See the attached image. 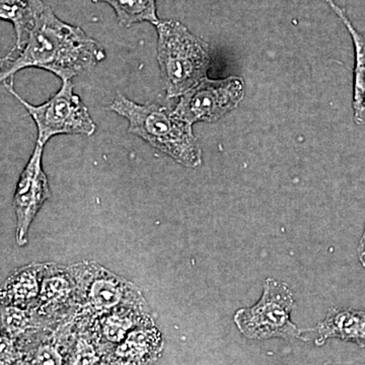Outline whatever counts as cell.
<instances>
[{"mask_svg": "<svg viewBox=\"0 0 365 365\" xmlns=\"http://www.w3.org/2000/svg\"><path fill=\"white\" fill-rule=\"evenodd\" d=\"M78 355H76V365H91L95 362V352L90 346L81 343L78 345Z\"/></svg>", "mask_w": 365, "mask_h": 365, "instance_id": "17", "label": "cell"}, {"mask_svg": "<svg viewBox=\"0 0 365 365\" xmlns=\"http://www.w3.org/2000/svg\"><path fill=\"white\" fill-rule=\"evenodd\" d=\"M294 307L290 288L285 283L267 278L258 304L239 309L235 314L234 322L240 332L249 339H299L300 330L290 319Z\"/></svg>", "mask_w": 365, "mask_h": 365, "instance_id": "5", "label": "cell"}, {"mask_svg": "<svg viewBox=\"0 0 365 365\" xmlns=\"http://www.w3.org/2000/svg\"><path fill=\"white\" fill-rule=\"evenodd\" d=\"M44 145L36 143L30 160L21 172L14 192L13 206L16 213V241L24 247L28 242V232L33 220L45 201L51 196L49 182L42 168Z\"/></svg>", "mask_w": 365, "mask_h": 365, "instance_id": "8", "label": "cell"}, {"mask_svg": "<svg viewBox=\"0 0 365 365\" xmlns=\"http://www.w3.org/2000/svg\"><path fill=\"white\" fill-rule=\"evenodd\" d=\"M109 4L116 14L120 25L129 28L135 24L148 23L157 26L160 20L158 16L157 0H93Z\"/></svg>", "mask_w": 365, "mask_h": 365, "instance_id": "14", "label": "cell"}, {"mask_svg": "<svg viewBox=\"0 0 365 365\" xmlns=\"http://www.w3.org/2000/svg\"><path fill=\"white\" fill-rule=\"evenodd\" d=\"M76 294L93 311H144L146 302L140 290L129 281L98 265L95 262H81L68 267Z\"/></svg>", "mask_w": 365, "mask_h": 365, "instance_id": "6", "label": "cell"}, {"mask_svg": "<svg viewBox=\"0 0 365 365\" xmlns=\"http://www.w3.org/2000/svg\"><path fill=\"white\" fill-rule=\"evenodd\" d=\"M324 365H365L360 364V362H327Z\"/></svg>", "mask_w": 365, "mask_h": 365, "instance_id": "19", "label": "cell"}, {"mask_svg": "<svg viewBox=\"0 0 365 365\" xmlns=\"http://www.w3.org/2000/svg\"><path fill=\"white\" fill-rule=\"evenodd\" d=\"M110 108L128 121L129 133L140 137L180 165L197 168L202 163V151L192 124L175 111L158 104H137L121 93Z\"/></svg>", "mask_w": 365, "mask_h": 365, "instance_id": "2", "label": "cell"}, {"mask_svg": "<svg viewBox=\"0 0 365 365\" xmlns=\"http://www.w3.org/2000/svg\"><path fill=\"white\" fill-rule=\"evenodd\" d=\"M44 264H33L16 269L2 285V304L6 307H30L39 299Z\"/></svg>", "mask_w": 365, "mask_h": 365, "instance_id": "10", "label": "cell"}, {"mask_svg": "<svg viewBox=\"0 0 365 365\" xmlns=\"http://www.w3.org/2000/svg\"><path fill=\"white\" fill-rule=\"evenodd\" d=\"M158 60L168 98L182 97L207 76L208 44L178 21L157 26Z\"/></svg>", "mask_w": 365, "mask_h": 365, "instance_id": "3", "label": "cell"}, {"mask_svg": "<svg viewBox=\"0 0 365 365\" xmlns=\"http://www.w3.org/2000/svg\"><path fill=\"white\" fill-rule=\"evenodd\" d=\"M359 256L360 263H361L362 266L365 268V228L364 235H362L361 241H360L359 244Z\"/></svg>", "mask_w": 365, "mask_h": 365, "instance_id": "18", "label": "cell"}, {"mask_svg": "<svg viewBox=\"0 0 365 365\" xmlns=\"http://www.w3.org/2000/svg\"><path fill=\"white\" fill-rule=\"evenodd\" d=\"M132 325L133 322L131 316H126V314L123 313L112 314L104 321L106 337L112 342H120L130 330Z\"/></svg>", "mask_w": 365, "mask_h": 365, "instance_id": "15", "label": "cell"}, {"mask_svg": "<svg viewBox=\"0 0 365 365\" xmlns=\"http://www.w3.org/2000/svg\"><path fill=\"white\" fill-rule=\"evenodd\" d=\"M338 18L344 24L351 36L355 50L354 93H353V110L355 123L365 125V33L360 32L348 18L343 7L334 0H324Z\"/></svg>", "mask_w": 365, "mask_h": 365, "instance_id": "11", "label": "cell"}, {"mask_svg": "<svg viewBox=\"0 0 365 365\" xmlns=\"http://www.w3.org/2000/svg\"><path fill=\"white\" fill-rule=\"evenodd\" d=\"M6 90L14 96L33 118L38 129L37 143H46L56 135H93L97 129L88 108L73 93L71 81H62V86L47 102L34 106L14 91L13 78L4 81Z\"/></svg>", "mask_w": 365, "mask_h": 365, "instance_id": "4", "label": "cell"}, {"mask_svg": "<svg viewBox=\"0 0 365 365\" xmlns=\"http://www.w3.org/2000/svg\"><path fill=\"white\" fill-rule=\"evenodd\" d=\"M332 338L365 348V309L332 307L318 325L300 330V340L313 341L317 346Z\"/></svg>", "mask_w": 365, "mask_h": 365, "instance_id": "9", "label": "cell"}, {"mask_svg": "<svg viewBox=\"0 0 365 365\" xmlns=\"http://www.w3.org/2000/svg\"><path fill=\"white\" fill-rule=\"evenodd\" d=\"M105 58L100 43L78 26L60 20L47 6L19 54H7L2 58L0 79L6 81L21 69L37 67L51 72L62 81H71L93 71Z\"/></svg>", "mask_w": 365, "mask_h": 365, "instance_id": "1", "label": "cell"}, {"mask_svg": "<svg viewBox=\"0 0 365 365\" xmlns=\"http://www.w3.org/2000/svg\"><path fill=\"white\" fill-rule=\"evenodd\" d=\"M46 9L42 0H0V18L13 24L16 31V47L11 51L23 49Z\"/></svg>", "mask_w": 365, "mask_h": 365, "instance_id": "12", "label": "cell"}, {"mask_svg": "<svg viewBox=\"0 0 365 365\" xmlns=\"http://www.w3.org/2000/svg\"><path fill=\"white\" fill-rule=\"evenodd\" d=\"M73 292H76V283L68 268L44 265L38 299L40 309L45 311L66 304Z\"/></svg>", "mask_w": 365, "mask_h": 365, "instance_id": "13", "label": "cell"}, {"mask_svg": "<svg viewBox=\"0 0 365 365\" xmlns=\"http://www.w3.org/2000/svg\"><path fill=\"white\" fill-rule=\"evenodd\" d=\"M244 96V81L237 76L217 81L204 78L182 96L175 113L192 125L215 122L237 108Z\"/></svg>", "mask_w": 365, "mask_h": 365, "instance_id": "7", "label": "cell"}, {"mask_svg": "<svg viewBox=\"0 0 365 365\" xmlns=\"http://www.w3.org/2000/svg\"><path fill=\"white\" fill-rule=\"evenodd\" d=\"M37 365H61V356L53 347H41L37 355Z\"/></svg>", "mask_w": 365, "mask_h": 365, "instance_id": "16", "label": "cell"}, {"mask_svg": "<svg viewBox=\"0 0 365 365\" xmlns=\"http://www.w3.org/2000/svg\"><path fill=\"white\" fill-rule=\"evenodd\" d=\"M101 365H108V364H101Z\"/></svg>", "mask_w": 365, "mask_h": 365, "instance_id": "20", "label": "cell"}]
</instances>
